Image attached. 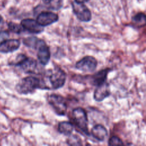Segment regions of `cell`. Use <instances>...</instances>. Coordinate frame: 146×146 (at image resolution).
<instances>
[{"label": "cell", "instance_id": "obj_1", "mask_svg": "<svg viewBox=\"0 0 146 146\" xmlns=\"http://www.w3.org/2000/svg\"><path fill=\"white\" fill-rule=\"evenodd\" d=\"M37 88L43 89L42 82L34 76H27L22 79L16 86L17 91L21 94H29Z\"/></svg>", "mask_w": 146, "mask_h": 146}, {"label": "cell", "instance_id": "obj_2", "mask_svg": "<svg viewBox=\"0 0 146 146\" xmlns=\"http://www.w3.org/2000/svg\"><path fill=\"white\" fill-rule=\"evenodd\" d=\"M72 116L76 127L84 134L88 135V119L85 110L80 107L76 108L72 111Z\"/></svg>", "mask_w": 146, "mask_h": 146}, {"label": "cell", "instance_id": "obj_3", "mask_svg": "<svg viewBox=\"0 0 146 146\" xmlns=\"http://www.w3.org/2000/svg\"><path fill=\"white\" fill-rule=\"evenodd\" d=\"M14 64L19 67L22 71L27 74H34L37 70L36 61L23 54H20L17 56Z\"/></svg>", "mask_w": 146, "mask_h": 146}, {"label": "cell", "instance_id": "obj_4", "mask_svg": "<svg viewBox=\"0 0 146 146\" xmlns=\"http://www.w3.org/2000/svg\"><path fill=\"white\" fill-rule=\"evenodd\" d=\"M66 75L64 71L60 68L56 67L49 71L48 80L54 90L62 87L66 82Z\"/></svg>", "mask_w": 146, "mask_h": 146}, {"label": "cell", "instance_id": "obj_5", "mask_svg": "<svg viewBox=\"0 0 146 146\" xmlns=\"http://www.w3.org/2000/svg\"><path fill=\"white\" fill-rule=\"evenodd\" d=\"M48 102L57 115L63 116L66 113L67 105L66 100L63 96L54 94H51L48 98Z\"/></svg>", "mask_w": 146, "mask_h": 146}, {"label": "cell", "instance_id": "obj_6", "mask_svg": "<svg viewBox=\"0 0 146 146\" xmlns=\"http://www.w3.org/2000/svg\"><path fill=\"white\" fill-rule=\"evenodd\" d=\"M98 65L96 59L92 56H86L76 62L75 67L77 69L84 72L94 71Z\"/></svg>", "mask_w": 146, "mask_h": 146}, {"label": "cell", "instance_id": "obj_7", "mask_svg": "<svg viewBox=\"0 0 146 146\" xmlns=\"http://www.w3.org/2000/svg\"><path fill=\"white\" fill-rule=\"evenodd\" d=\"M72 6L74 13L78 19L82 22H88L91 19V11L84 5L74 2Z\"/></svg>", "mask_w": 146, "mask_h": 146}, {"label": "cell", "instance_id": "obj_8", "mask_svg": "<svg viewBox=\"0 0 146 146\" xmlns=\"http://www.w3.org/2000/svg\"><path fill=\"white\" fill-rule=\"evenodd\" d=\"M21 25L23 26L24 30L33 33L39 34L43 31V27L40 25L37 21L33 19H25L22 21Z\"/></svg>", "mask_w": 146, "mask_h": 146}, {"label": "cell", "instance_id": "obj_9", "mask_svg": "<svg viewBox=\"0 0 146 146\" xmlns=\"http://www.w3.org/2000/svg\"><path fill=\"white\" fill-rule=\"evenodd\" d=\"M37 48V57L39 62L43 65L47 64L50 59V51L49 47L46 45L45 42L42 40Z\"/></svg>", "mask_w": 146, "mask_h": 146}, {"label": "cell", "instance_id": "obj_10", "mask_svg": "<svg viewBox=\"0 0 146 146\" xmlns=\"http://www.w3.org/2000/svg\"><path fill=\"white\" fill-rule=\"evenodd\" d=\"M58 20L57 14L52 12H42L37 17V22L42 26L50 25Z\"/></svg>", "mask_w": 146, "mask_h": 146}, {"label": "cell", "instance_id": "obj_11", "mask_svg": "<svg viewBox=\"0 0 146 146\" xmlns=\"http://www.w3.org/2000/svg\"><path fill=\"white\" fill-rule=\"evenodd\" d=\"M110 95V90L109 84L108 83L105 82L104 83L96 86V88L94 92V98L95 100L100 102L109 96Z\"/></svg>", "mask_w": 146, "mask_h": 146}, {"label": "cell", "instance_id": "obj_12", "mask_svg": "<svg viewBox=\"0 0 146 146\" xmlns=\"http://www.w3.org/2000/svg\"><path fill=\"white\" fill-rule=\"evenodd\" d=\"M20 42L18 39H6L0 44V52L2 53L12 52L19 48Z\"/></svg>", "mask_w": 146, "mask_h": 146}, {"label": "cell", "instance_id": "obj_13", "mask_svg": "<svg viewBox=\"0 0 146 146\" xmlns=\"http://www.w3.org/2000/svg\"><path fill=\"white\" fill-rule=\"evenodd\" d=\"M91 135L98 141H103L108 135L107 129L101 124L95 125L91 129Z\"/></svg>", "mask_w": 146, "mask_h": 146}, {"label": "cell", "instance_id": "obj_14", "mask_svg": "<svg viewBox=\"0 0 146 146\" xmlns=\"http://www.w3.org/2000/svg\"><path fill=\"white\" fill-rule=\"evenodd\" d=\"M109 71L110 70L108 68H106L94 74L91 77L92 84L93 85L98 86V85H100L106 82L107 75Z\"/></svg>", "mask_w": 146, "mask_h": 146}, {"label": "cell", "instance_id": "obj_15", "mask_svg": "<svg viewBox=\"0 0 146 146\" xmlns=\"http://www.w3.org/2000/svg\"><path fill=\"white\" fill-rule=\"evenodd\" d=\"M132 25L137 28L146 26V15L143 13H139L132 18Z\"/></svg>", "mask_w": 146, "mask_h": 146}, {"label": "cell", "instance_id": "obj_16", "mask_svg": "<svg viewBox=\"0 0 146 146\" xmlns=\"http://www.w3.org/2000/svg\"><path fill=\"white\" fill-rule=\"evenodd\" d=\"M74 129L72 123L69 121H62L58 125V131L60 133L64 135L70 136Z\"/></svg>", "mask_w": 146, "mask_h": 146}, {"label": "cell", "instance_id": "obj_17", "mask_svg": "<svg viewBox=\"0 0 146 146\" xmlns=\"http://www.w3.org/2000/svg\"><path fill=\"white\" fill-rule=\"evenodd\" d=\"M42 42V40L38 39L35 37H31L24 39L23 43L28 47L37 48Z\"/></svg>", "mask_w": 146, "mask_h": 146}, {"label": "cell", "instance_id": "obj_18", "mask_svg": "<svg viewBox=\"0 0 146 146\" xmlns=\"http://www.w3.org/2000/svg\"><path fill=\"white\" fill-rule=\"evenodd\" d=\"M8 27L11 31L17 34H19L24 30V29L21 25H18L14 22H9L8 23Z\"/></svg>", "mask_w": 146, "mask_h": 146}, {"label": "cell", "instance_id": "obj_19", "mask_svg": "<svg viewBox=\"0 0 146 146\" xmlns=\"http://www.w3.org/2000/svg\"><path fill=\"white\" fill-rule=\"evenodd\" d=\"M67 142L69 145H80L82 144L80 138L75 135H72L71 136L70 135Z\"/></svg>", "mask_w": 146, "mask_h": 146}, {"label": "cell", "instance_id": "obj_20", "mask_svg": "<svg viewBox=\"0 0 146 146\" xmlns=\"http://www.w3.org/2000/svg\"><path fill=\"white\" fill-rule=\"evenodd\" d=\"M108 144L110 145H122L124 144L119 137L117 136H112L109 139Z\"/></svg>", "mask_w": 146, "mask_h": 146}, {"label": "cell", "instance_id": "obj_21", "mask_svg": "<svg viewBox=\"0 0 146 146\" xmlns=\"http://www.w3.org/2000/svg\"><path fill=\"white\" fill-rule=\"evenodd\" d=\"M9 34L8 32L6 31H0V44L9 37Z\"/></svg>", "mask_w": 146, "mask_h": 146}, {"label": "cell", "instance_id": "obj_22", "mask_svg": "<svg viewBox=\"0 0 146 146\" xmlns=\"http://www.w3.org/2000/svg\"><path fill=\"white\" fill-rule=\"evenodd\" d=\"M88 1L89 0H75V2H76V3H83Z\"/></svg>", "mask_w": 146, "mask_h": 146}, {"label": "cell", "instance_id": "obj_23", "mask_svg": "<svg viewBox=\"0 0 146 146\" xmlns=\"http://www.w3.org/2000/svg\"><path fill=\"white\" fill-rule=\"evenodd\" d=\"M43 1V2H44L46 4H48V3H50L52 0H42Z\"/></svg>", "mask_w": 146, "mask_h": 146}, {"label": "cell", "instance_id": "obj_24", "mask_svg": "<svg viewBox=\"0 0 146 146\" xmlns=\"http://www.w3.org/2000/svg\"><path fill=\"white\" fill-rule=\"evenodd\" d=\"M2 17L1 16V15H0V22L2 21Z\"/></svg>", "mask_w": 146, "mask_h": 146}]
</instances>
